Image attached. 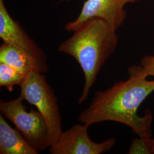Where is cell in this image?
Listing matches in <instances>:
<instances>
[{"mask_svg":"<svg viewBox=\"0 0 154 154\" xmlns=\"http://www.w3.org/2000/svg\"><path fill=\"white\" fill-rule=\"evenodd\" d=\"M146 138L139 137V138H134L132 139L128 153L149 154V149Z\"/></svg>","mask_w":154,"mask_h":154,"instance_id":"cell-11","label":"cell"},{"mask_svg":"<svg viewBox=\"0 0 154 154\" xmlns=\"http://www.w3.org/2000/svg\"><path fill=\"white\" fill-rule=\"evenodd\" d=\"M146 140L149 149V154H154V139L150 137L146 138Z\"/></svg>","mask_w":154,"mask_h":154,"instance_id":"cell-13","label":"cell"},{"mask_svg":"<svg viewBox=\"0 0 154 154\" xmlns=\"http://www.w3.org/2000/svg\"><path fill=\"white\" fill-rule=\"evenodd\" d=\"M25 76L17 72L11 66L0 63V86L5 87L12 92L14 86L21 83Z\"/></svg>","mask_w":154,"mask_h":154,"instance_id":"cell-10","label":"cell"},{"mask_svg":"<svg viewBox=\"0 0 154 154\" xmlns=\"http://www.w3.org/2000/svg\"><path fill=\"white\" fill-rule=\"evenodd\" d=\"M0 63L11 66L25 76L34 70H38L27 54L16 47L4 42L0 46Z\"/></svg>","mask_w":154,"mask_h":154,"instance_id":"cell-9","label":"cell"},{"mask_svg":"<svg viewBox=\"0 0 154 154\" xmlns=\"http://www.w3.org/2000/svg\"><path fill=\"white\" fill-rule=\"evenodd\" d=\"M140 0H86L77 18L66 24L65 29L73 32L90 18H101L116 30L119 28L126 19L125 6L128 3H134Z\"/></svg>","mask_w":154,"mask_h":154,"instance_id":"cell-7","label":"cell"},{"mask_svg":"<svg viewBox=\"0 0 154 154\" xmlns=\"http://www.w3.org/2000/svg\"><path fill=\"white\" fill-rule=\"evenodd\" d=\"M116 32L105 20L94 17L83 22L60 45L58 51L72 56L83 72L85 83L79 105L88 98L101 68L116 51L118 44Z\"/></svg>","mask_w":154,"mask_h":154,"instance_id":"cell-2","label":"cell"},{"mask_svg":"<svg viewBox=\"0 0 154 154\" xmlns=\"http://www.w3.org/2000/svg\"><path fill=\"white\" fill-rule=\"evenodd\" d=\"M82 124V123H81ZM73 125L63 131L57 143L49 147L51 154H100L108 152L116 145V139L111 138L101 143L93 142L88 137L90 125Z\"/></svg>","mask_w":154,"mask_h":154,"instance_id":"cell-6","label":"cell"},{"mask_svg":"<svg viewBox=\"0 0 154 154\" xmlns=\"http://www.w3.org/2000/svg\"><path fill=\"white\" fill-rule=\"evenodd\" d=\"M38 151L28 143L22 133L12 128L0 116V154H37Z\"/></svg>","mask_w":154,"mask_h":154,"instance_id":"cell-8","label":"cell"},{"mask_svg":"<svg viewBox=\"0 0 154 154\" xmlns=\"http://www.w3.org/2000/svg\"><path fill=\"white\" fill-rule=\"evenodd\" d=\"M20 86V97L34 105L45 120L49 147L57 143L63 132L62 118L57 98L44 74L34 70L25 76Z\"/></svg>","mask_w":154,"mask_h":154,"instance_id":"cell-3","label":"cell"},{"mask_svg":"<svg viewBox=\"0 0 154 154\" xmlns=\"http://www.w3.org/2000/svg\"><path fill=\"white\" fill-rule=\"evenodd\" d=\"M127 72L129 77L126 81L95 93L90 105L79 115V121L90 126L102 122H116L129 127L140 138H150L152 114L148 110L144 116H139L138 110L154 91V79H147L141 65L131 66Z\"/></svg>","mask_w":154,"mask_h":154,"instance_id":"cell-1","label":"cell"},{"mask_svg":"<svg viewBox=\"0 0 154 154\" xmlns=\"http://www.w3.org/2000/svg\"><path fill=\"white\" fill-rule=\"evenodd\" d=\"M20 97L9 101H0L2 115L13 122L34 149L38 151L49 147L48 130L44 117L32 109L28 111Z\"/></svg>","mask_w":154,"mask_h":154,"instance_id":"cell-4","label":"cell"},{"mask_svg":"<svg viewBox=\"0 0 154 154\" xmlns=\"http://www.w3.org/2000/svg\"><path fill=\"white\" fill-rule=\"evenodd\" d=\"M140 65L146 75L153 77L154 79V55L144 56L140 61Z\"/></svg>","mask_w":154,"mask_h":154,"instance_id":"cell-12","label":"cell"},{"mask_svg":"<svg viewBox=\"0 0 154 154\" xmlns=\"http://www.w3.org/2000/svg\"><path fill=\"white\" fill-rule=\"evenodd\" d=\"M0 38L4 43L12 45L27 54L41 73L48 72L47 57L44 51L11 16L4 0H0Z\"/></svg>","mask_w":154,"mask_h":154,"instance_id":"cell-5","label":"cell"}]
</instances>
